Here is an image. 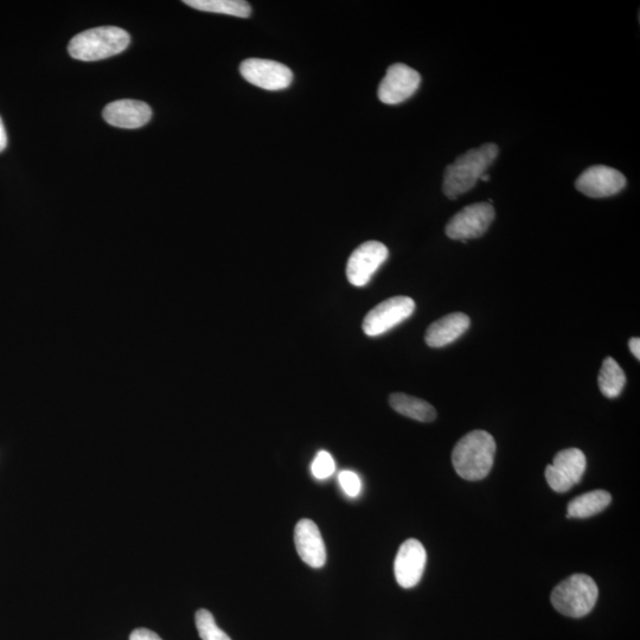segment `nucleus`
Segmentation results:
<instances>
[{
    "mask_svg": "<svg viewBox=\"0 0 640 640\" xmlns=\"http://www.w3.org/2000/svg\"><path fill=\"white\" fill-rule=\"evenodd\" d=\"M612 502L610 492L595 490L586 492L568 504V518H588L600 514Z\"/></svg>",
    "mask_w": 640,
    "mask_h": 640,
    "instance_id": "17",
    "label": "nucleus"
},
{
    "mask_svg": "<svg viewBox=\"0 0 640 640\" xmlns=\"http://www.w3.org/2000/svg\"><path fill=\"white\" fill-rule=\"evenodd\" d=\"M470 324V317L465 313H451L430 325L426 331L425 341L431 348L446 347L463 336L469 330Z\"/></svg>",
    "mask_w": 640,
    "mask_h": 640,
    "instance_id": "15",
    "label": "nucleus"
},
{
    "mask_svg": "<svg viewBox=\"0 0 640 640\" xmlns=\"http://www.w3.org/2000/svg\"><path fill=\"white\" fill-rule=\"evenodd\" d=\"M389 405L395 412L420 422H432L437 419V411L425 400L414 396L393 393L389 396Z\"/></svg>",
    "mask_w": 640,
    "mask_h": 640,
    "instance_id": "16",
    "label": "nucleus"
},
{
    "mask_svg": "<svg viewBox=\"0 0 640 640\" xmlns=\"http://www.w3.org/2000/svg\"><path fill=\"white\" fill-rule=\"evenodd\" d=\"M496 441L485 431L467 433L453 448L452 463L458 475L477 482L489 475L494 466Z\"/></svg>",
    "mask_w": 640,
    "mask_h": 640,
    "instance_id": "1",
    "label": "nucleus"
},
{
    "mask_svg": "<svg viewBox=\"0 0 640 640\" xmlns=\"http://www.w3.org/2000/svg\"><path fill=\"white\" fill-rule=\"evenodd\" d=\"M598 597V586L591 576L574 574L554 588L552 604L563 616L582 618L591 613Z\"/></svg>",
    "mask_w": 640,
    "mask_h": 640,
    "instance_id": "4",
    "label": "nucleus"
},
{
    "mask_svg": "<svg viewBox=\"0 0 640 640\" xmlns=\"http://www.w3.org/2000/svg\"><path fill=\"white\" fill-rule=\"evenodd\" d=\"M104 119L106 123L126 130H134L150 123L151 107L143 101L118 100L105 107Z\"/></svg>",
    "mask_w": 640,
    "mask_h": 640,
    "instance_id": "14",
    "label": "nucleus"
},
{
    "mask_svg": "<svg viewBox=\"0 0 640 640\" xmlns=\"http://www.w3.org/2000/svg\"><path fill=\"white\" fill-rule=\"evenodd\" d=\"M8 145V136H6L5 127L2 118H0V152H3Z\"/></svg>",
    "mask_w": 640,
    "mask_h": 640,
    "instance_id": "25",
    "label": "nucleus"
},
{
    "mask_svg": "<svg viewBox=\"0 0 640 640\" xmlns=\"http://www.w3.org/2000/svg\"><path fill=\"white\" fill-rule=\"evenodd\" d=\"M130 640H162V638L150 630L138 629L131 633Z\"/></svg>",
    "mask_w": 640,
    "mask_h": 640,
    "instance_id": "23",
    "label": "nucleus"
},
{
    "mask_svg": "<svg viewBox=\"0 0 640 640\" xmlns=\"http://www.w3.org/2000/svg\"><path fill=\"white\" fill-rule=\"evenodd\" d=\"M128 32L118 27L89 29L76 35L68 46L69 55L75 60L94 62L110 59L123 53L130 46Z\"/></svg>",
    "mask_w": 640,
    "mask_h": 640,
    "instance_id": "3",
    "label": "nucleus"
},
{
    "mask_svg": "<svg viewBox=\"0 0 640 640\" xmlns=\"http://www.w3.org/2000/svg\"><path fill=\"white\" fill-rule=\"evenodd\" d=\"M297 552L307 566L322 568L326 562L325 543L317 524L311 520H300L294 530Z\"/></svg>",
    "mask_w": 640,
    "mask_h": 640,
    "instance_id": "13",
    "label": "nucleus"
},
{
    "mask_svg": "<svg viewBox=\"0 0 640 640\" xmlns=\"http://www.w3.org/2000/svg\"><path fill=\"white\" fill-rule=\"evenodd\" d=\"M498 146L485 144L479 149L466 152L456 159V162L447 166L444 176L443 189L445 195L451 200H456L460 195L476 187L480 177L495 162L498 156Z\"/></svg>",
    "mask_w": 640,
    "mask_h": 640,
    "instance_id": "2",
    "label": "nucleus"
},
{
    "mask_svg": "<svg viewBox=\"0 0 640 640\" xmlns=\"http://www.w3.org/2000/svg\"><path fill=\"white\" fill-rule=\"evenodd\" d=\"M242 78L265 91H283L291 86L293 73L285 64L262 59H248L240 66Z\"/></svg>",
    "mask_w": 640,
    "mask_h": 640,
    "instance_id": "8",
    "label": "nucleus"
},
{
    "mask_svg": "<svg viewBox=\"0 0 640 640\" xmlns=\"http://www.w3.org/2000/svg\"><path fill=\"white\" fill-rule=\"evenodd\" d=\"M575 187L588 197H611L619 194L626 187V178L616 169L605 165H594L582 172L576 179Z\"/></svg>",
    "mask_w": 640,
    "mask_h": 640,
    "instance_id": "11",
    "label": "nucleus"
},
{
    "mask_svg": "<svg viewBox=\"0 0 640 640\" xmlns=\"http://www.w3.org/2000/svg\"><path fill=\"white\" fill-rule=\"evenodd\" d=\"M184 4L192 9L239 18L252 14L251 5L243 0H185Z\"/></svg>",
    "mask_w": 640,
    "mask_h": 640,
    "instance_id": "18",
    "label": "nucleus"
},
{
    "mask_svg": "<svg viewBox=\"0 0 640 640\" xmlns=\"http://www.w3.org/2000/svg\"><path fill=\"white\" fill-rule=\"evenodd\" d=\"M420 83L421 76L415 69L406 64L396 63L388 68L377 94L383 104L398 105L412 98L418 91Z\"/></svg>",
    "mask_w": 640,
    "mask_h": 640,
    "instance_id": "10",
    "label": "nucleus"
},
{
    "mask_svg": "<svg viewBox=\"0 0 640 640\" xmlns=\"http://www.w3.org/2000/svg\"><path fill=\"white\" fill-rule=\"evenodd\" d=\"M336 470L335 460L326 451H320L313 460L311 471L317 479H326L334 475Z\"/></svg>",
    "mask_w": 640,
    "mask_h": 640,
    "instance_id": "21",
    "label": "nucleus"
},
{
    "mask_svg": "<svg viewBox=\"0 0 640 640\" xmlns=\"http://www.w3.org/2000/svg\"><path fill=\"white\" fill-rule=\"evenodd\" d=\"M196 627L202 640H232L217 626L213 614L207 610L196 613Z\"/></svg>",
    "mask_w": 640,
    "mask_h": 640,
    "instance_id": "20",
    "label": "nucleus"
},
{
    "mask_svg": "<svg viewBox=\"0 0 640 640\" xmlns=\"http://www.w3.org/2000/svg\"><path fill=\"white\" fill-rule=\"evenodd\" d=\"M339 485L349 497H356L360 495L362 489V483L360 477L352 471H343L339 473Z\"/></svg>",
    "mask_w": 640,
    "mask_h": 640,
    "instance_id": "22",
    "label": "nucleus"
},
{
    "mask_svg": "<svg viewBox=\"0 0 640 640\" xmlns=\"http://www.w3.org/2000/svg\"><path fill=\"white\" fill-rule=\"evenodd\" d=\"M389 251L382 242L367 241L350 255L347 264V278L351 285L366 286L373 275L386 262Z\"/></svg>",
    "mask_w": 640,
    "mask_h": 640,
    "instance_id": "9",
    "label": "nucleus"
},
{
    "mask_svg": "<svg viewBox=\"0 0 640 640\" xmlns=\"http://www.w3.org/2000/svg\"><path fill=\"white\" fill-rule=\"evenodd\" d=\"M414 310L415 303L412 298L399 296L384 300L370 310L364 318L362 325L364 334L369 337L386 334L411 317Z\"/></svg>",
    "mask_w": 640,
    "mask_h": 640,
    "instance_id": "5",
    "label": "nucleus"
},
{
    "mask_svg": "<svg viewBox=\"0 0 640 640\" xmlns=\"http://www.w3.org/2000/svg\"><path fill=\"white\" fill-rule=\"evenodd\" d=\"M600 392L608 399L618 398L626 384V375L616 360L606 357L599 373Z\"/></svg>",
    "mask_w": 640,
    "mask_h": 640,
    "instance_id": "19",
    "label": "nucleus"
},
{
    "mask_svg": "<svg viewBox=\"0 0 640 640\" xmlns=\"http://www.w3.org/2000/svg\"><path fill=\"white\" fill-rule=\"evenodd\" d=\"M629 347L632 352V355L640 360V339L638 337H633L630 339Z\"/></svg>",
    "mask_w": 640,
    "mask_h": 640,
    "instance_id": "24",
    "label": "nucleus"
},
{
    "mask_svg": "<svg viewBox=\"0 0 640 640\" xmlns=\"http://www.w3.org/2000/svg\"><path fill=\"white\" fill-rule=\"evenodd\" d=\"M586 457L579 448H567L556 454L546 469L547 483L555 492H567L579 484L586 471Z\"/></svg>",
    "mask_w": 640,
    "mask_h": 640,
    "instance_id": "7",
    "label": "nucleus"
},
{
    "mask_svg": "<svg viewBox=\"0 0 640 640\" xmlns=\"http://www.w3.org/2000/svg\"><path fill=\"white\" fill-rule=\"evenodd\" d=\"M427 553L422 543L409 539L402 543L394 563L396 581L403 588H413L424 575Z\"/></svg>",
    "mask_w": 640,
    "mask_h": 640,
    "instance_id": "12",
    "label": "nucleus"
},
{
    "mask_svg": "<svg viewBox=\"0 0 640 640\" xmlns=\"http://www.w3.org/2000/svg\"><path fill=\"white\" fill-rule=\"evenodd\" d=\"M489 179H490L489 175H486V174L480 177V181H483V182H488Z\"/></svg>",
    "mask_w": 640,
    "mask_h": 640,
    "instance_id": "26",
    "label": "nucleus"
},
{
    "mask_svg": "<svg viewBox=\"0 0 640 640\" xmlns=\"http://www.w3.org/2000/svg\"><path fill=\"white\" fill-rule=\"evenodd\" d=\"M495 220V209L490 203H475L460 210L446 227V235L452 240L477 239L486 233Z\"/></svg>",
    "mask_w": 640,
    "mask_h": 640,
    "instance_id": "6",
    "label": "nucleus"
}]
</instances>
